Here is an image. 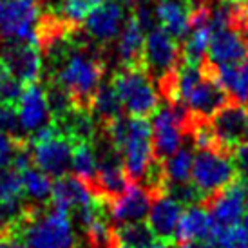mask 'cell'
<instances>
[{
  "label": "cell",
  "instance_id": "cell-1",
  "mask_svg": "<svg viewBox=\"0 0 248 248\" xmlns=\"http://www.w3.org/2000/svg\"><path fill=\"white\" fill-rule=\"evenodd\" d=\"M110 147L120 154L129 179L143 181L154 163L156 151L152 141V125L147 116H118L104 125Z\"/></svg>",
  "mask_w": 248,
  "mask_h": 248
},
{
  "label": "cell",
  "instance_id": "cell-2",
  "mask_svg": "<svg viewBox=\"0 0 248 248\" xmlns=\"http://www.w3.org/2000/svg\"><path fill=\"white\" fill-rule=\"evenodd\" d=\"M2 234L16 235L26 248H75L76 245L71 214L55 207L28 210L16 225Z\"/></svg>",
  "mask_w": 248,
  "mask_h": 248
},
{
  "label": "cell",
  "instance_id": "cell-3",
  "mask_svg": "<svg viewBox=\"0 0 248 248\" xmlns=\"http://www.w3.org/2000/svg\"><path fill=\"white\" fill-rule=\"evenodd\" d=\"M110 83L114 85L127 114L149 116L158 109L159 93L154 78L145 67H120L112 75Z\"/></svg>",
  "mask_w": 248,
  "mask_h": 248
},
{
  "label": "cell",
  "instance_id": "cell-4",
  "mask_svg": "<svg viewBox=\"0 0 248 248\" xmlns=\"http://www.w3.org/2000/svg\"><path fill=\"white\" fill-rule=\"evenodd\" d=\"M73 147L75 141L67 138L55 122H51L38 129L31 138L33 165L51 178H60L71 170Z\"/></svg>",
  "mask_w": 248,
  "mask_h": 248
},
{
  "label": "cell",
  "instance_id": "cell-5",
  "mask_svg": "<svg viewBox=\"0 0 248 248\" xmlns=\"http://www.w3.org/2000/svg\"><path fill=\"white\" fill-rule=\"evenodd\" d=\"M237 167L234 158L225 149H203L194 154V167L190 183L201 194V198H210L221 188L237 179Z\"/></svg>",
  "mask_w": 248,
  "mask_h": 248
},
{
  "label": "cell",
  "instance_id": "cell-6",
  "mask_svg": "<svg viewBox=\"0 0 248 248\" xmlns=\"http://www.w3.org/2000/svg\"><path fill=\"white\" fill-rule=\"evenodd\" d=\"M190 112L178 102L158 105L152 112V141L156 156L167 158L178 151L183 143V131L188 125Z\"/></svg>",
  "mask_w": 248,
  "mask_h": 248
},
{
  "label": "cell",
  "instance_id": "cell-7",
  "mask_svg": "<svg viewBox=\"0 0 248 248\" xmlns=\"http://www.w3.org/2000/svg\"><path fill=\"white\" fill-rule=\"evenodd\" d=\"M181 60V49L170 33L161 26H154L145 36V69L154 78V82L163 83L178 69Z\"/></svg>",
  "mask_w": 248,
  "mask_h": 248
},
{
  "label": "cell",
  "instance_id": "cell-8",
  "mask_svg": "<svg viewBox=\"0 0 248 248\" xmlns=\"http://www.w3.org/2000/svg\"><path fill=\"white\" fill-rule=\"evenodd\" d=\"M36 0H0V38L38 42L36 28L40 22Z\"/></svg>",
  "mask_w": 248,
  "mask_h": 248
},
{
  "label": "cell",
  "instance_id": "cell-9",
  "mask_svg": "<svg viewBox=\"0 0 248 248\" xmlns=\"http://www.w3.org/2000/svg\"><path fill=\"white\" fill-rule=\"evenodd\" d=\"M0 56L18 82L26 85L38 82L44 71V58L38 42L6 40L0 47Z\"/></svg>",
  "mask_w": 248,
  "mask_h": 248
},
{
  "label": "cell",
  "instance_id": "cell-10",
  "mask_svg": "<svg viewBox=\"0 0 248 248\" xmlns=\"http://www.w3.org/2000/svg\"><path fill=\"white\" fill-rule=\"evenodd\" d=\"M208 210L217 227L241 223L248 212V185L245 179H234L230 185L210 196Z\"/></svg>",
  "mask_w": 248,
  "mask_h": 248
},
{
  "label": "cell",
  "instance_id": "cell-11",
  "mask_svg": "<svg viewBox=\"0 0 248 248\" xmlns=\"http://www.w3.org/2000/svg\"><path fill=\"white\" fill-rule=\"evenodd\" d=\"M210 124L221 149H235L248 138L247 104H225L212 116Z\"/></svg>",
  "mask_w": 248,
  "mask_h": 248
},
{
  "label": "cell",
  "instance_id": "cell-12",
  "mask_svg": "<svg viewBox=\"0 0 248 248\" xmlns=\"http://www.w3.org/2000/svg\"><path fill=\"white\" fill-rule=\"evenodd\" d=\"M152 190L140 183H129L122 194L110 200L109 217L118 225L141 223L151 210Z\"/></svg>",
  "mask_w": 248,
  "mask_h": 248
},
{
  "label": "cell",
  "instance_id": "cell-13",
  "mask_svg": "<svg viewBox=\"0 0 248 248\" xmlns=\"http://www.w3.org/2000/svg\"><path fill=\"white\" fill-rule=\"evenodd\" d=\"M18 125L24 134H35L44 125L51 124V107L47 100V89L38 83H28L16 104Z\"/></svg>",
  "mask_w": 248,
  "mask_h": 248
},
{
  "label": "cell",
  "instance_id": "cell-14",
  "mask_svg": "<svg viewBox=\"0 0 248 248\" xmlns=\"http://www.w3.org/2000/svg\"><path fill=\"white\" fill-rule=\"evenodd\" d=\"M205 0H156L154 6V16L161 28L167 33L178 40L185 38L190 31L194 13L200 9Z\"/></svg>",
  "mask_w": 248,
  "mask_h": 248
},
{
  "label": "cell",
  "instance_id": "cell-15",
  "mask_svg": "<svg viewBox=\"0 0 248 248\" xmlns=\"http://www.w3.org/2000/svg\"><path fill=\"white\" fill-rule=\"evenodd\" d=\"M207 55L210 65L237 63L248 56V44L235 26L214 28Z\"/></svg>",
  "mask_w": 248,
  "mask_h": 248
},
{
  "label": "cell",
  "instance_id": "cell-16",
  "mask_svg": "<svg viewBox=\"0 0 248 248\" xmlns=\"http://www.w3.org/2000/svg\"><path fill=\"white\" fill-rule=\"evenodd\" d=\"M125 24V9L122 4L107 0L96 7L85 20V33L98 46H107L116 40Z\"/></svg>",
  "mask_w": 248,
  "mask_h": 248
},
{
  "label": "cell",
  "instance_id": "cell-17",
  "mask_svg": "<svg viewBox=\"0 0 248 248\" xmlns=\"http://www.w3.org/2000/svg\"><path fill=\"white\" fill-rule=\"evenodd\" d=\"M181 212H183V203L170 194L163 192L152 198L151 210L147 214V225L154 237L163 241H174Z\"/></svg>",
  "mask_w": 248,
  "mask_h": 248
},
{
  "label": "cell",
  "instance_id": "cell-18",
  "mask_svg": "<svg viewBox=\"0 0 248 248\" xmlns=\"http://www.w3.org/2000/svg\"><path fill=\"white\" fill-rule=\"evenodd\" d=\"M217 225L214 223L210 210L200 203L183 208L176 230V239L179 243H203L212 247L214 234Z\"/></svg>",
  "mask_w": 248,
  "mask_h": 248
},
{
  "label": "cell",
  "instance_id": "cell-19",
  "mask_svg": "<svg viewBox=\"0 0 248 248\" xmlns=\"http://www.w3.org/2000/svg\"><path fill=\"white\" fill-rule=\"evenodd\" d=\"M100 163H98V172L96 178L93 181V185L96 188V192H100L102 198L112 200L118 194H122L125 190V186L129 185V176L125 172V167L122 163V158L109 143V149H105L100 156Z\"/></svg>",
  "mask_w": 248,
  "mask_h": 248
},
{
  "label": "cell",
  "instance_id": "cell-20",
  "mask_svg": "<svg viewBox=\"0 0 248 248\" xmlns=\"http://www.w3.org/2000/svg\"><path fill=\"white\" fill-rule=\"evenodd\" d=\"M98 196L94 190L87 185V181L73 176L63 174L60 178H56L53 183V192H51V205L55 208L65 210V212H76L78 208L89 205L91 201H94Z\"/></svg>",
  "mask_w": 248,
  "mask_h": 248
},
{
  "label": "cell",
  "instance_id": "cell-21",
  "mask_svg": "<svg viewBox=\"0 0 248 248\" xmlns=\"http://www.w3.org/2000/svg\"><path fill=\"white\" fill-rule=\"evenodd\" d=\"M145 33L147 31L131 13L118 35L116 55L122 67H145Z\"/></svg>",
  "mask_w": 248,
  "mask_h": 248
},
{
  "label": "cell",
  "instance_id": "cell-22",
  "mask_svg": "<svg viewBox=\"0 0 248 248\" xmlns=\"http://www.w3.org/2000/svg\"><path fill=\"white\" fill-rule=\"evenodd\" d=\"M207 65L227 94L239 104H248V56L237 63L210 65L207 62Z\"/></svg>",
  "mask_w": 248,
  "mask_h": 248
},
{
  "label": "cell",
  "instance_id": "cell-23",
  "mask_svg": "<svg viewBox=\"0 0 248 248\" xmlns=\"http://www.w3.org/2000/svg\"><path fill=\"white\" fill-rule=\"evenodd\" d=\"M89 109H91V112H93L94 120L102 122L104 125L124 114L122 100H120L116 89H114V85L110 82L100 83V87H98V91L94 93L93 100H91Z\"/></svg>",
  "mask_w": 248,
  "mask_h": 248
},
{
  "label": "cell",
  "instance_id": "cell-24",
  "mask_svg": "<svg viewBox=\"0 0 248 248\" xmlns=\"http://www.w3.org/2000/svg\"><path fill=\"white\" fill-rule=\"evenodd\" d=\"M194 167V152L188 147H179L178 151L163 158L161 169L165 176V185H183L190 183ZM165 188V186H163Z\"/></svg>",
  "mask_w": 248,
  "mask_h": 248
},
{
  "label": "cell",
  "instance_id": "cell-25",
  "mask_svg": "<svg viewBox=\"0 0 248 248\" xmlns=\"http://www.w3.org/2000/svg\"><path fill=\"white\" fill-rule=\"evenodd\" d=\"M22 179V190H24V198H28L35 207H40L42 203L51 200V192H53V181L51 176L40 170L38 167H28L20 170Z\"/></svg>",
  "mask_w": 248,
  "mask_h": 248
},
{
  "label": "cell",
  "instance_id": "cell-26",
  "mask_svg": "<svg viewBox=\"0 0 248 248\" xmlns=\"http://www.w3.org/2000/svg\"><path fill=\"white\" fill-rule=\"evenodd\" d=\"M98 152L91 141H76L73 147V158H71V170L76 178L93 183L98 172Z\"/></svg>",
  "mask_w": 248,
  "mask_h": 248
},
{
  "label": "cell",
  "instance_id": "cell-27",
  "mask_svg": "<svg viewBox=\"0 0 248 248\" xmlns=\"http://www.w3.org/2000/svg\"><path fill=\"white\" fill-rule=\"evenodd\" d=\"M102 4L104 0H62L60 7H56L53 13L71 26H78L87 20V16Z\"/></svg>",
  "mask_w": 248,
  "mask_h": 248
},
{
  "label": "cell",
  "instance_id": "cell-28",
  "mask_svg": "<svg viewBox=\"0 0 248 248\" xmlns=\"http://www.w3.org/2000/svg\"><path fill=\"white\" fill-rule=\"evenodd\" d=\"M214 248H248V214L241 223L232 227H217L212 239Z\"/></svg>",
  "mask_w": 248,
  "mask_h": 248
},
{
  "label": "cell",
  "instance_id": "cell-29",
  "mask_svg": "<svg viewBox=\"0 0 248 248\" xmlns=\"http://www.w3.org/2000/svg\"><path fill=\"white\" fill-rule=\"evenodd\" d=\"M156 237L151 232L147 223H127L120 225L114 230V245H124V247H136V245H145V243L154 241Z\"/></svg>",
  "mask_w": 248,
  "mask_h": 248
},
{
  "label": "cell",
  "instance_id": "cell-30",
  "mask_svg": "<svg viewBox=\"0 0 248 248\" xmlns=\"http://www.w3.org/2000/svg\"><path fill=\"white\" fill-rule=\"evenodd\" d=\"M190 131H192L194 147H198L200 151L217 147V140H216V134H214L212 124H208L207 120L194 118L192 125H190Z\"/></svg>",
  "mask_w": 248,
  "mask_h": 248
},
{
  "label": "cell",
  "instance_id": "cell-31",
  "mask_svg": "<svg viewBox=\"0 0 248 248\" xmlns=\"http://www.w3.org/2000/svg\"><path fill=\"white\" fill-rule=\"evenodd\" d=\"M18 145L20 143L15 140L13 134H7V132L0 131V170L11 167Z\"/></svg>",
  "mask_w": 248,
  "mask_h": 248
},
{
  "label": "cell",
  "instance_id": "cell-32",
  "mask_svg": "<svg viewBox=\"0 0 248 248\" xmlns=\"http://www.w3.org/2000/svg\"><path fill=\"white\" fill-rule=\"evenodd\" d=\"M0 131L7 132V134H16L20 131L16 105L0 104Z\"/></svg>",
  "mask_w": 248,
  "mask_h": 248
},
{
  "label": "cell",
  "instance_id": "cell-33",
  "mask_svg": "<svg viewBox=\"0 0 248 248\" xmlns=\"http://www.w3.org/2000/svg\"><path fill=\"white\" fill-rule=\"evenodd\" d=\"M234 161L237 167V172L241 174L243 178H248V138L241 145L235 147Z\"/></svg>",
  "mask_w": 248,
  "mask_h": 248
},
{
  "label": "cell",
  "instance_id": "cell-34",
  "mask_svg": "<svg viewBox=\"0 0 248 248\" xmlns=\"http://www.w3.org/2000/svg\"><path fill=\"white\" fill-rule=\"evenodd\" d=\"M15 80V76L11 75V71H9V67L6 65V62L2 60V56H0V94L4 93V89H6L9 83Z\"/></svg>",
  "mask_w": 248,
  "mask_h": 248
},
{
  "label": "cell",
  "instance_id": "cell-35",
  "mask_svg": "<svg viewBox=\"0 0 248 248\" xmlns=\"http://www.w3.org/2000/svg\"><path fill=\"white\" fill-rule=\"evenodd\" d=\"M0 248H26L24 243L13 234H2L0 235Z\"/></svg>",
  "mask_w": 248,
  "mask_h": 248
},
{
  "label": "cell",
  "instance_id": "cell-36",
  "mask_svg": "<svg viewBox=\"0 0 248 248\" xmlns=\"http://www.w3.org/2000/svg\"><path fill=\"white\" fill-rule=\"evenodd\" d=\"M114 248H172V241H163V239H154L145 245H136V247H124V245H114Z\"/></svg>",
  "mask_w": 248,
  "mask_h": 248
},
{
  "label": "cell",
  "instance_id": "cell-37",
  "mask_svg": "<svg viewBox=\"0 0 248 248\" xmlns=\"http://www.w3.org/2000/svg\"><path fill=\"white\" fill-rule=\"evenodd\" d=\"M181 248H212L210 245H203V243H183Z\"/></svg>",
  "mask_w": 248,
  "mask_h": 248
},
{
  "label": "cell",
  "instance_id": "cell-38",
  "mask_svg": "<svg viewBox=\"0 0 248 248\" xmlns=\"http://www.w3.org/2000/svg\"><path fill=\"white\" fill-rule=\"evenodd\" d=\"M112 2H118V4H122V6H134L138 0H112Z\"/></svg>",
  "mask_w": 248,
  "mask_h": 248
}]
</instances>
